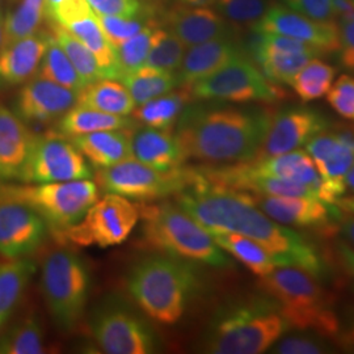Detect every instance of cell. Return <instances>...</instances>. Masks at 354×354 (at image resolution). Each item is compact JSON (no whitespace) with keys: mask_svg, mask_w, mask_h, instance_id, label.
<instances>
[{"mask_svg":"<svg viewBox=\"0 0 354 354\" xmlns=\"http://www.w3.org/2000/svg\"><path fill=\"white\" fill-rule=\"evenodd\" d=\"M176 203L212 234H238L263 245L279 266H299L317 279L326 274L314 245L268 216L247 192L212 184L200 172L193 185L177 193Z\"/></svg>","mask_w":354,"mask_h":354,"instance_id":"obj_1","label":"cell"},{"mask_svg":"<svg viewBox=\"0 0 354 354\" xmlns=\"http://www.w3.org/2000/svg\"><path fill=\"white\" fill-rule=\"evenodd\" d=\"M272 113L257 106L196 104L184 109L175 136L185 159L235 165L256 158Z\"/></svg>","mask_w":354,"mask_h":354,"instance_id":"obj_2","label":"cell"},{"mask_svg":"<svg viewBox=\"0 0 354 354\" xmlns=\"http://www.w3.org/2000/svg\"><path fill=\"white\" fill-rule=\"evenodd\" d=\"M193 266L167 253L147 256L130 269L127 291L150 319L167 326L176 324L200 286Z\"/></svg>","mask_w":354,"mask_h":354,"instance_id":"obj_3","label":"cell"},{"mask_svg":"<svg viewBox=\"0 0 354 354\" xmlns=\"http://www.w3.org/2000/svg\"><path fill=\"white\" fill-rule=\"evenodd\" d=\"M290 329L277 304L266 294L222 308L203 339V352L260 354L269 351Z\"/></svg>","mask_w":354,"mask_h":354,"instance_id":"obj_4","label":"cell"},{"mask_svg":"<svg viewBox=\"0 0 354 354\" xmlns=\"http://www.w3.org/2000/svg\"><path fill=\"white\" fill-rule=\"evenodd\" d=\"M317 281L299 266H279L261 277L259 286L277 304L290 328L333 339L340 335L342 324L330 297Z\"/></svg>","mask_w":354,"mask_h":354,"instance_id":"obj_5","label":"cell"},{"mask_svg":"<svg viewBox=\"0 0 354 354\" xmlns=\"http://www.w3.org/2000/svg\"><path fill=\"white\" fill-rule=\"evenodd\" d=\"M140 219L143 238L152 248L192 263L214 268L232 266L213 235L176 203H140Z\"/></svg>","mask_w":354,"mask_h":354,"instance_id":"obj_6","label":"cell"},{"mask_svg":"<svg viewBox=\"0 0 354 354\" xmlns=\"http://www.w3.org/2000/svg\"><path fill=\"white\" fill-rule=\"evenodd\" d=\"M0 200L30 206L46 221L53 232L61 235L76 225L99 200V185L92 178L26 185L0 184Z\"/></svg>","mask_w":354,"mask_h":354,"instance_id":"obj_7","label":"cell"},{"mask_svg":"<svg viewBox=\"0 0 354 354\" xmlns=\"http://www.w3.org/2000/svg\"><path fill=\"white\" fill-rule=\"evenodd\" d=\"M41 290L55 326L70 332L84 315L91 273L87 263L71 250H57L45 259Z\"/></svg>","mask_w":354,"mask_h":354,"instance_id":"obj_8","label":"cell"},{"mask_svg":"<svg viewBox=\"0 0 354 354\" xmlns=\"http://www.w3.org/2000/svg\"><path fill=\"white\" fill-rule=\"evenodd\" d=\"M200 177L197 168L160 171L134 158L97 169V185L106 193L120 194L137 203H156L193 185Z\"/></svg>","mask_w":354,"mask_h":354,"instance_id":"obj_9","label":"cell"},{"mask_svg":"<svg viewBox=\"0 0 354 354\" xmlns=\"http://www.w3.org/2000/svg\"><path fill=\"white\" fill-rule=\"evenodd\" d=\"M188 87L193 99L205 102H274L285 96L244 54Z\"/></svg>","mask_w":354,"mask_h":354,"instance_id":"obj_10","label":"cell"},{"mask_svg":"<svg viewBox=\"0 0 354 354\" xmlns=\"http://www.w3.org/2000/svg\"><path fill=\"white\" fill-rule=\"evenodd\" d=\"M89 328L104 353L150 354L159 346L149 322L117 298L108 299L93 311Z\"/></svg>","mask_w":354,"mask_h":354,"instance_id":"obj_11","label":"cell"},{"mask_svg":"<svg viewBox=\"0 0 354 354\" xmlns=\"http://www.w3.org/2000/svg\"><path fill=\"white\" fill-rule=\"evenodd\" d=\"M140 203L120 194L106 193L86 215L59 236L80 247H113L127 241L138 225Z\"/></svg>","mask_w":354,"mask_h":354,"instance_id":"obj_12","label":"cell"},{"mask_svg":"<svg viewBox=\"0 0 354 354\" xmlns=\"http://www.w3.org/2000/svg\"><path fill=\"white\" fill-rule=\"evenodd\" d=\"M92 177L95 174L91 165L73 140L50 130L35 136L20 183H62Z\"/></svg>","mask_w":354,"mask_h":354,"instance_id":"obj_13","label":"cell"},{"mask_svg":"<svg viewBox=\"0 0 354 354\" xmlns=\"http://www.w3.org/2000/svg\"><path fill=\"white\" fill-rule=\"evenodd\" d=\"M250 54L268 80L277 86H289L299 70L323 53L295 38L253 32Z\"/></svg>","mask_w":354,"mask_h":354,"instance_id":"obj_14","label":"cell"},{"mask_svg":"<svg viewBox=\"0 0 354 354\" xmlns=\"http://www.w3.org/2000/svg\"><path fill=\"white\" fill-rule=\"evenodd\" d=\"M50 228L35 209L13 200H0V256L26 259L48 239Z\"/></svg>","mask_w":354,"mask_h":354,"instance_id":"obj_15","label":"cell"},{"mask_svg":"<svg viewBox=\"0 0 354 354\" xmlns=\"http://www.w3.org/2000/svg\"><path fill=\"white\" fill-rule=\"evenodd\" d=\"M327 127L328 121L323 114L306 106H291L272 114L266 138L254 159L298 150Z\"/></svg>","mask_w":354,"mask_h":354,"instance_id":"obj_16","label":"cell"},{"mask_svg":"<svg viewBox=\"0 0 354 354\" xmlns=\"http://www.w3.org/2000/svg\"><path fill=\"white\" fill-rule=\"evenodd\" d=\"M252 30L295 38L315 46L323 54L337 53L340 46L337 24L333 21H317L282 4L269 6L266 15L253 24Z\"/></svg>","mask_w":354,"mask_h":354,"instance_id":"obj_17","label":"cell"},{"mask_svg":"<svg viewBox=\"0 0 354 354\" xmlns=\"http://www.w3.org/2000/svg\"><path fill=\"white\" fill-rule=\"evenodd\" d=\"M248 169L259 176L277 177L301 184L313 190L323 203L335 206L342 196L320 175L310 153L294 150L276 156L259 158L245 162Z\"/></svg>","mask_w":354,"mask_h":354,"instance_id":"obj_18","label":"cell"},{"mask_svg":"<svg viewBox=\"0 0 354 354\" xmlns=\"http://www.w3.org/2000/svg\"><path fill=\"white\" fill-rule=\"evenodd\" d=\"M79 92L36 75L20 89L15 112L24 121L49 124L58 121L77 104Z\"/></svg>","mask_w":354,"mask_h":354,"instance_id":"obj_19","label":"cell"},{"mask_svg":"<svg viewBox=\"0 0 354 354\" xmlns=\"http://www.w3.org/2000/svg\"><path fill=\"white\" fill-rule=\"evenodd\" d=\"M304 147L315 162L320 175L344 196L348 189L345 178L354 165L353 131L324 130L308 140Z\"/></svg>","mask_w":354,"mask_h":354,"instance_id":"obj_20","label":"cell"},{"mask_svg":"<svg viewBox=\"0 0 354 354\" xmlns=\"http://www.w3.org/2000/svg\"><path fill=\"white\" fill-rule=\"evenodd\" d=\"M253 203L268 216L281 225L292 227H323L340 210L333 213L332 205L311 197H282L250 193Z\"/></svg>","mask_w":354,"mask_h":354,"instance_id":"obj_21","label":"cell"},{"mask_svg":"<svg viewBox=\"0 0 354 354\" xmlns=\"http://www.w3.org/2000/svg\"><path fill=\"white\" fill-rule=\"evenodd\" d=\"M33 138L26 122L0 104V184L20 181Z\"/></svg>","mask_w":354,"mask_h":354,"instance_id":"obj_22","label":"cell"},{"mask_svg":"<svg viewBox=\"0 0 354 354\" xmlns=\"http://www.w3.org/2000/svg\"><path fill=\"white\" fill-rule=\"evenodd\" d=\"M48 45V35H32L0 49V88L24 84L36 75Z\"/></svg>","mask_w":354,"mask_h":354,"instance_id":"obj_23","label":"cell"},{"mask_svg":"<svg viewBox=\"0 0 354 354\" xmlns=\"http://www.w3.org/2000/svg\"><path fill=\"white\" fill-rule=\"evenodd\" d=\"M133 158L160 171H172L187 162L174 130L134 127L131 130Z\"/></svg>","mask_w":354,"mask_h":354,"instance_id":"obj_24","label":"cell"},{"mask_svg":"<svg viewBox=\"0 0 354 354\" xmlns=\"http://www.w3.org/2000/svg\"><path fill=\"white\" fill-rule=\"evenodd\" d=\"M171 32L185 46H193L212 39L228 37L225 19L209 7L178 6L168 15Z\"/></svg>","mask_w":354,"mask_h":354,"instance_id":"obj_25","label":"cell"},{"mask_svg":"<svg viewBox=\"0 0 354 354\" xmlns=\"http://www.w3.org/2000/svg\"><path fill=\"white\" fill-rule=\"evenodd\" d=\"M241 54L239 46L228 37L189 46L177 70L178 83L180 86L193 84L197 80L212 75Z\"/></svg>","mask_w":354,"mask_h":354,"instance_id":"obj_26","label":"cell"},{"mask_svg":"<svg viewBox=\"0 0 354 354\" xmlns=\"http://www.w3.org/2000/svg\"><path fill=\"white\" fill-rule=\"evenodd\" d=\"M131 129L102 130L71 137L76 149L96 169L109 168L133 158Z\"/></svg>","mask_w":354,"mask_h":354,"instance_id":"obj_27","label":"cell"},{"mask_svg":"<svg viewBox=\"0 0 354 354\" xmlns=\"http://www.w3.org/2000/svg\"><path fill=\"white\" fill-rule=\"evenodd\" d=\"M136 127L137 121L134 118H129V115L104 113L76 104L74 108H71L58 120V124L53 130L67 138H71L95 131L131 129Z\"/></svg>","mask_w":354,"mask_h":354,"instance_id":"obj_28","label":"cell"},{"mask_svg":"<svg viewBox=\"0 0 354 354\" xmlns=\"http://www.w3.org/2000/svg\"><path fill=\"white\" fill-rule=\"evenodd\" d=\"M193 100L188 86H180V89L171 91L150 102L136 106L133 118L143 127L172 130L188 104Z\"/></svg>","mask_w":354,"mask_h":354,"instance_id":"obj_29","label":"cell"},{"mask_svg":"<svg viewBox=\"0 0 354 354\" xmlns=\"http://www.w3.org/2000/svg\"><path fill=\"white\" fill-rule=\"evenodd\" d=\"M77 105L115 115H130L137 106L127 87L108 77L89 83L82 89L79 92Z\"/></svg>","mask_w":354,"mask_h":354,"instance_id":"obj_30","label":"cell"},{"mask_svg":"<svg viewBox=\"0 0 354 354\" xmlns=\"http://www.w3.org/2000/svg\"><path fill=\"white\" fill-rule=\"evenodd\" d=\"M212 235L215 243L225 252L230 253L260 279L266 277L279 266L276 257L268 252L263 245L245 236L230 232H214Z\"/></svg>","mask_w":354,"mask_h":354,"instance_id":"obj_31","label":"cell"},{"mask_svg":"<svg viewBox=\"0 0 354 354\" xmlns=\"http://www.w3.org/2000/svg\"><path fill=\"white\" fill-rule=\"evenodd\" d=\"M74 37L77 38L97 59L105 77L118 79L115 48L102 32L96 13L64 26Z\"/></svg>","mask_w":354,"mask_h":354,"instance_id":"obj_32","label":"cell"},{"mask_svg":"<svg viewBox=\"0 0 354 354\" xmlns=\"http://www.w3.org/2000/svg\"><path fill=\"white\" fill-rule=\"evenodd\" d=\"M120 80L127 87L137 106L180 87L176 73H168L147 66L121 76Z\"/></svg>","mask_w":354,"mask_h":354,"instance_id":"obj_33","label":"cell"},{"mask_svg":"<svg viewBox=\"0 0 354 354\" xmlns=\"http://www.w3.org/2000/svg\"><path fill=\"white\" fill-rule=\"evenodd\" d=\"M35 270V263L26 257L8 260V263L0 266V317H10Z\"/></svg>","mask_w":354,"mask_h":354,"instance_id":"obj_34","label":"cell"},{"mask_svg":"<svg viewBox=\"0 0 354 354\" xmlns=\"http://www.w3.org/2000/svg\"><path fill=\"white\" fill-rule=\"evenodd\" d=\"M37 75L77 92L86 87L74 64H71L62 46L51 33L48 35L46 50L39 64Z\"/></svg>","mask_w":354,"mask_h":354,"instance_id":"obj_35","label":"cell"},{"mask_svg":"<svg viewBox=\"0 0 354 354\" xmlns=\"http://www.w3.org/2000/svg\"><path fill=\"white\" fill-rule=\"evenodd\" d=\"M336 76V68L317 58L311 59L290 82L291 88L304 102L322 99L328 93Z\"/></svg>","mask_w":354,"mask_h":354,"instance_id":"obj_36","label":"cell"},{"mask_svg":"<svg viewBox=\"0 0 354 354\" xmlns=\"http://www.w3.org/2000/svg\"><path fill=\"white\" fill-rule=\"evenodd\" d=\"M44 340L39 322L36 317H28L0 335V354L45 353Z\"/></svg>","mask_w":354,"mask_h":354,"instance_id":"obj_37","label":"cell"},{"mask_svg":"<svg viewBox=\"0 0 354 354\" xmlns=\"http://www.w3.org/2000/svg\"><path fill=\"white\" fill-rule=\"evenodd\" d=\"M51 35L62 46L64 53L70 58L71 64H74L84 86L97 82L100 79H106L96 57L87 49V46H84L67 29H64V26L51 23Z\"/></svg>","mask_w":354,"mask_h":354,"instance_id":"obj_38","label":"cell"},{"mask_svg":"<svg viewBox=\"0 0 354 354\" xmlns=\"http://www.w3.org/2000/svg\"><path fill=\"white\" fill-rule=\"evenodd\" d=\"M45 17V0H16L15 7L4 19L6 44L36 35Z\"/></svg>","mask_w":354,"mask_h":354,"instance_id":"obj_39","label":"cell"},{"mask_svg":"<svg viewBox=\"0 0 354 354\" xmlns=\"http://www.w3.org/2000/svg\"><path fill=\"white\" fill-rule=\"evenodd\" d=\"M184 54L185 45L172 32L156 28L145 66L168 73H177Z\"/></svg>","mask_w":354,"mask_h":354,"instance_id":"obj_40","label":"cell"},{"mask_svg":"<svg viewBox=\"0 0 354 354\" xmlns=\"http://www.w3.org/2000/svg\"><path fill=\"white\" fill-rule=\"evenodd\" d=\"M156 29V23L145 28L134 37L129 38L115 48L118 79L122 75L140 70L146 64L147 55L152 45V36Z\"/></svg>","mask_w":354,"mask_h":354,"instance_id":"obj_41","label":"cell"},{"mask_svg":"<svg viewBox=\"0 0 354 354\" xmlns=\"http://www.w3.org/2000/svg\"><path fill=\"white\" fill-rule=\"evenodd\" d=\"M102 32L111 41L114 48L125 42L129 38L137 36L145 28L151 26L152 20H146L140 16L122 17V16H109V15H96Z\"/></svg>","mask_w":354,"mask_h":354,"instance_id":"obj_42","label":"cell"},{"mask_svg":"<svg viewBox=\"0 0 354 354\" xmlns=\"http://www.w3.org/2000/svg\"><path fill=\"white\" fill-rule=\"evenodd\" d=\"M272 353L276 354H326L332 352L328 342L323 336L311 333L291 335L285 339H279L272 348Z\"/></svg>","mask_w":354,"mask_h":354,"instance_id":"obj_43","label":"cell"},{"mask_svg":"<svg viewBox=\"0 0 354 354\" xmlns=\"http://www.w3.org/2000/svg\"><path fill=\"white\" fill-rule=\"evenodd\" d=\"M221 12L236 24H256L269 6L266 0H216Z\"/></svg>","mask_w":354,"mask_h":354,"instance_id":"obj_44","label":"cell"},{"mask_svg":"<svg viewBox=\"0 0 354 354\" xmlns=\"http://www.w3.org/2000/svg\"><path fill=\"white\" fill-rule=\"evenodd\" d=\"M327 100L336 113L354 121V77L340 76L329 89Z\"/></svg>","mask_w":354,"mask_h":354,"instance_id":"obj_45","label":"cell"},{"mask_svg":"<svg viewBox=\"0 0 354 354\" xmlns=\"http://www.w3.org/2000/svg\"><path fill=\"white\" fill-rule=\"evenodd\" d=\"M92 15L95 12L87 0H62L46 11V17L50 19L51 23L64 28Z\"/></svg>","mask_w":354,"mask_h":354,"instance_id":"obj_46","label":"cell"},{"mask_svg":"<svg viewBox=\"0 0 354 354\" xmlns=\"http://www.w3.org/2000/svg\"><path fill=\"white\" fill-rule=\"evenodd\" d=\"M283 6L317 21H333V0H282Z\"/></svg>","mask_w":354,"mask_h":354,"instance_id":"obj_47","label":"cell"},{"mask_svg":"<svg viewBox=\"0 0 354 354\" xmlns=\"http://www.w3.org/2000/svg\"><path fill=\"white\" fill-rule=\"evenodd\" d=\"M96 15L133 17L140 16V0H87Z\"/></svg>","mask_w":354,"mask_h":354,"instance_id":"obj_48","label":"cell"},{"mask_svg":"<svg viewBox=\"0 0 354 354\" xmlns=\"http://www.w3.org/2000/svg\"><path fill=\"white\" fill-rule=\"evenodd\" d=\"M337 26L340 36L339 61L345 68L354 71V20L342 19Z\"/></svg>","mask_w":354,"mask_h":354,"instance_id":"obj_49","label":"cell"},{"mask_svg":"<svg viewBox=\"0 0 354 354\" xmlns=\"http://www.w3.org/2000/svg\"><path fill=\"white\" fill-rule=\"evenodd\" d=\"M337 251L342 260V266L346 269V272L352 276L354 279V248L349 244L340 241L337 244Z\"/></svg>","mask_w":354,"mask_h":354,"instance_id":"obj_50","label":"cell"},{"mask_svg":"<svg viewBox=\"0 0 354 354\" xmlns=\"http://www.w3.org/2000/svg\"><path fill=\"white\" fill-rule=\"evenodd\" d=\"M342 346L352 349L354 352V317L346 324L342 332L339 335Z\"/></svg>","mask_w":354,"mask_h":354,"instance_id":"obj_51","label":"cell"},{"mask_svg":"<svg viewBox=\"0 0 354 354\" xmlns=\"http://www.w3.org/2000/svg\"><path fill=\"white\" fill-rule=\"evenodd\" d=\"M340 227H342V235L351 241L354 245V216H344L340 218Z\"/></svg>","mask_w":354,"mask_h":354,"instance_id":"obj_52","label":"cell"},{"mask_svg":"<svg viewBox=\"0 0 354 354\" xmlns=\"http://www.w3.org/2000/svg\"><path fill=\"white\" fill-rule=\"evenodd\" d=\"M335 206L340 210V213L353 215L354 216V196H342L335 203Z\"/></svg>","mask_w":354,"mask_h":354,"instance_id":"obj_53","label":"cell"},{"mask_svg":"<svg viewBox=\"0 0 354 354\" xmlns=\"http://www.w3.org/2000/svg\"><path fill=\"white\" fill-rule=\"evenodd\" d=\"M184 4L198 6V7H210L216 3V0H183Z\"/></svg>","mask_w":354,"mask_h":354,"instance_id":"obj_54","label":"cell"},{"mask_svg":"<svg viewBox=\"0 0 354 354\" xmlns=\"http://www.w3.org/2000/svg\"><path fill=\"white\" fill-rule=\"evenodd\" d=\"M345 184H346V188L352 190L354 193V165L351 168V171L348 172V175H346Z\"/></svg>","mask_w":354,"mask_h":354,"instance_id":"obj_55","label":"cell"},{"mask_svg":"<svg viewBox=\"0 0 354 354\" xmlns=\"http://www.w3.org/2000/svg\"><path fill=\"white\" fill-rule=\"evenodd\" d=\"M6 44V26H4V19L0 13V49L4 46Z\"/></svg>","mask_w":354,"mask_h":354,"instance_id":"obj_56","label":"cell"},{"mask_svg":"<svg viewBox=\"0 0 354 354\" xmlns=\"http://www.w3.org/2000/svg\"><path fill=\"white\" fill-rule=\"evenodd\" d=\"M59 1H62V0H45V3H46V11L50 10L51 7H54L55 4H58Z\"/></svg>","mask_w":354,"mask_h":354,"instance_id":"obj_57","label":"cell"},{"mask_svg":"<svg viewBox=\"0 0 354 354\" xmlns=\"http://www.w3.org/2000/svg\"><path fill=\"white\" fill-rule=\"evenodd\" d=\"M7 320H8V317H0V330L3 328V326L6 324Z\"/></svg>","mask_w":354,"mask_h":354,"instance_id":"obj_58","label":"cell"}]
</instances>
